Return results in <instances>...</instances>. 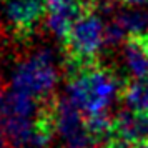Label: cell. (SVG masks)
<instances>
[{
  "label": "cell",
  "instance_id": "obj_1",
  "mask_svg": "<svg viewBox=\"0 0 148 148\" xmlns=\"http://www.w3.org/2000/svg\"><path fill=\"white\" fill-rule=\"evenodd\" d=\"M67 97L85 116L108 113V108L120 93V82L110 70L87 65L72 75L67 83Z\"/></svg>",
  "mask_w": 148,
  "mask_h": 148
},
{
  "label": "cell",
  "instance_id": "obj_2",
  "mask_svg": "<svg viewBox=\"0 0 148 148\" xmlns=\"http://www.w3.org/2000/svg\"><path fill=\"white\" fill-rule=\"evenodd\" d=\"M60 80L55 53L47 47L37 48L17 62L10 73V90L30 95L35 100H48Z\"/></svg>",
  "mask_w": 148,
  "mask_h": 148
},
{
  "label": "cell",
  "instance_id": "obj_3",
  "mask_svg": "<svg viewBox=\"0 0 148 148\" xmlns=\"http://www.w3.org/2000/svg\"><path fill=\"white\" fill-rule=\"evenodd\" d=\"M103 45H105L103 18L93 12L83 14L73 23L68 37L65 38L68 65L75 67V72L87 65H92Z\"/></svg>",
  "mask_w": 148,
  "mask_h": 148
},
{
  "label": "cell",
  "instance_id": "obj_4",
  "mask_svg": "<svg viewBox=\"0 0 148 148\" xmlns=\"http://www.w3.org/2000/svg\"><path fill=\"white\" fill-rule=\"evenodd\" d=\"M55 133H58L67 148H93L95 140L87 127V116L67 97H62L50 108Z\"/></svg>",
  "mask_w": 148,
  "mask_h": 148
},
{
  "label": "cell",
  "instance_id": "obj_5",
  "mask_svg": "<svg viewBox=\"0 0 148 148\" xmlns=\"http://www.w3.org/2000/svg\"><path fill=\"white\" fill-rule=\"evenodd\" d=\"M45 2V27L57 40L68 37L73 23L83 14L90 12L93 0H43Z\"/></svg>",
  "mask_w": 148,
  "mask_h": 148
},
{
  "label": "cell",
  "instance_id": "obj_6",
  "mask_svg": "<svg viewBox=\"0 0 148 148\" xmlns=\"http://www.w3.org/2000/svg\"><path fill=\"white\" fill-rule=\"evenodd\" d=\"M2 15L15 34L30 35L45 15L43 0H5Z\"/></svg>",
  "mask_w": 148,
  "mask_h": 148
},
{
  "label": "cell",
  "instance_id": "obj_7",
  "mask_svg": "<svg viewBox=\"0 0 148 148\" xmlns=\"http://www.w3.org/2000/svg\"><path fill=\"white\" fill-rule=\"evenodd\" d=\"M115 120V135L118 140L132 147L148 143V115L135 110H121L116 113Z\"/></svg>",
  "mask_w": 148,
  "mask_h": 148
},
{
  "label": "cell",
  "instance_id": "obj_8",
  "mask_svg": "<svg viewBox=\"0 0 148 148\" xmlns=\"http://www.w3.org/2000/svg\"><path fill=\"white\" fill-rule=\"evenodd\" d=\"M121 57L133 78L145 80L148 77V50L138 38H128V42L123 43Z\"/></svg>",
  "mask_w": 148,
  "mask_h": 148
},
{
  "label": "cell",
  "instance_id": "obj_9",
  "mask_svg": "<svg viewBox=\"0 0 148 148\" xmlns=\"http://www.w3.org/2000/svg\"><path fill=\"white\" fill-rule=\"evenodd\" d=\"M128 38H140L148 32V12L141 7H128L113 17Z\"/></svg>",
  "mask_w": 148,
  "mask_h": 148
},
{
  "label": "cell",
  "instance_id": "obj_10",
  "mask_svg": "<svg viewBox=\"0 0 148 148\" xmlns=\"http://www.w3.org/2000/svg\"><path fill=\"white\" fill-rule=\"evenodd\" d=\"M7 113L25 116V118H34L38 113V100H35L30 95L10 90L7 93Z\"/></svg>",
  "mask_w": 148,
  "mask_h": 148
},
{
  "label": "cell",
  "instance_id": "obj_11",
  "mask_svg": "<svg viewBox=\"0 0 148 148\" xmlns=\"http://www.w3.org/2000/svg\"><path fill=\"white\" fill-rule=\"evenodd\" d=\"M123 100L130 110L148 115V82L138 80L128 83L123 90Z\"/></svg>",
  "mask_w": 148,
  "mask_h": 148
},
{
  "label": "cell",
  "instance_id": "obj_12",
  "mask_svg": "<svg viewBox=\"0 0 148 148\" xmlns=\"http://www.w3.org/2000/svg\"><path fill=\"white\" fill-rule=\"evenodd\" d=\"M87 127L97 141L107 140L112 133H115V120L108 113H98L87 116Z\"/></svg>",
  "mask_w": 148,
  "mask_h": 148
},
{
  "label": "cell",
  "instance_id": "obj_13",
  "mask_svg": "<svg viewBox=\"0 0 148 148\" xmlns=\"http://www.w3.org/2000/svg\"><path fill=\"white\" fill-rule=\"evenodd\" d=\"M5 115H7V93H2L0 90V125H3Z\"/></svg>",
  "mask_w": 148,
  "mask_h": 148
},
{
  "label": "cell",
  "instance_id": "obj_14",
  "mask_svg": "<svg viewBox=\"0 0 148 148\" xmlns=\"http://www.w3.org/2000/svg\"><path fill=\"white\" fill-rule=\"evenodd\" d=\"M123 3H127L128 7H145L148 5V0H123Z\"/></svg>",
  "mask_w": 148,
  "mask_h": 148
},
{
  "label": "cell",
  "instance_id": "obj_15",
  "mask_svg": "<svg viewBox=\"0 0 148 148\" xmlns=\"http://www.w3.org/2000/svg\"><path fill=\"white\" fill-rule=\"evenodd\" d=\"M0 148H8L7 138H5V133H3V127L0 125Z\"/></svg>",
  "mask_w": 148,
  "mask_h": 148
},
{
  "label": "cell",
  "instance_id": "obj_16",
  "mask_svg": "<svg viewBox=\"0 0 148 148\" xmlns=\"http://www.w3.org/2000/svg\"><path fill=\"white\" fill-rule=\"evenodd\" d=\"M138 40H140L141 43L145 45V48H147V50H148V32H147V34H145V35H143V37H140Z\"/></svg>",
  "mask_w": 148,
  "mask_h": 148
}]
</instances>
